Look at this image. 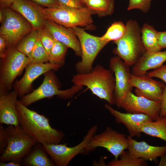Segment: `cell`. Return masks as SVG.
Wrapping results in <instances>:
<instances>
[{"label":"cell","instance_id":"obj_1","mask_svg":"<svg viewBox=\"0 0 166 166\" xmlns=\"http://www.w3.org/2000/svg\"><path fill=\"white\" fill-rule=\"evenodd\" d=\"M16 107L20 125L37 143L42 145L58 144L63 140V132L52 127L45 116L28 109L18 100Z\"/></svg>","mask_w":166,"mask_h":166},{"label":"cell","instance_id":"obj_2","mask_svg":"<svg viewBox=\"0 0 166 166\" xmlns=\"http://www.w3.org/2000/svg\"><path fill=\"white\" fill-rule=\"evenodd\" d=\"M113 73L110 69L97 65L89 73L74 75L72 81L74 85L86 86L93 94L112 105L115 104V78Z\"/></svg>","mask_w":166,"mask_h":166},{"label":"cell","instance_id":"obj_3","mask_svg":"<svg viewBox=\"0 0 166 166\" xmlns=\"http://www.w3.org/2000/svg\"><path fill=\"white\" fill-rule=\"evenodd\" d=\"M40 10L45 19L49 20L65 27L78 26L93 30L92 12L86 6L78 8L66 7L60 5L53 8L40 6Z\"/></svg>","mask_w":166,"mask_h":166},{"label":"cell","instance_id":"obj_4","mask_svg":"<svg viewBox=\"0 0 166 166\" xmlns=\"http://www.w3.org/2000/svg\"><path fill=\"white\" fill-rule=\"evenodd\" d=\"M122 36L114 42L117 47L113 52L130 66H133L145 52L141 38V28L135 20H129Z\"/></svg>","mask_w":166,"mask_h":166},{"label":"cell","instance_id":"obj_5","mask_svg":"<svg viewBox=\"0 0 166 166\" xmlns=\"http://www.w3.org/2000/svg\"><path fill=\"white\" fill-rule=\"evenodd\" d=\"M5 129L8 143L1 155L0 162L13 161L20 163L37 142L20 125H10Z\"/></svg>","mask_w":166,"mask_h":166},{"label":"cell","instance_id":"obj_6","mask_svg":"<svg viewBox=\"0 0 166 166\" xmlns=\"http://www.w3.org/2000/svg\"><path fill=\"white\" fill-rule=\"evenodd\" d=\"M1 9L4 18L0 28V36L5 39L9 49L15 47L34 28L26 19L10 7Z\"/></svg>","mask_w":166,"mask_h":166},{"label":"cell","instance_id":"obj_7","mask_svg":"<svg viewBox=\"0 0 166 166\" xmlns=\"http://www.w3.org/2000/svg\"><path fill=\"white\" fill-rule=\"evenodd\" d=\"M71 28L78 38L81 50V59L76 64V69L79 73H89L96 56L109 42L88 34L84 29L77 27Z\"/></svg>","mask_w":166,"mask_h":166},{"label":"cell","instance_id":"obj_8","mask_svg":"<svg viewBox=\"0 0 166 166\" xmlns=\"http://www.w3.org/2000/svg\"><path fill=\"white\" fill-rule=\"evenodd\" d=\"M50 71L45 73L43 81L39 87L21 98L19 101L23 105L27 107L39 100L55 95L63 99L70 98L82 89L83 87L74 85L68 89L60 90L55 76Z\"/></svg>","mask_w":166,"mask_h":166},{"label":"cell","instance_id":"obj_9","mask_svg":"<svg viewBox=\"0 0 166 166\" xmlns=\"http://www.w3.org/2000/svg\"><path fill=\"white\" fill-rule=\"evenodd\" d=\"M128 145L127 136L107 127L103 132L92 136L81 153L86 155L97 148L102 147L113 154L114 159H117L122 152L128 149Z\"/></svg>","mask_w":166,"mask_h":166},{"label":"cell","instance_id":"obj_10","mask_svg":"<svg viewBox=\"0 0 166 166\" xmlns=\"http://www.w3.org/2000/svg\"><path fill=\"white\" fill-rule=\"evenodd\" d=\"M29 64L28 57L18 50L15 47L9 48L5 56L1 58V91L10 89L16 78L22 74L24 68Z\"/></svg>","mask_w":166,"mask_h":166},{"label":"cell","instance_id":"obj_11","mask_svg":"<svg viewBox=\"0 0 166 166\" xmlns=\"http://www.w3.org/2000/svg\"><path fill=\"white\" fill-rule=\"evenodd\" d=\"M98 128L97 125L92 126L88 130L82 140L78 144L72 147L59 144L42 146L50 156L56 165L67 166L74 157L81 153L92 136L96 133Z\"/></svg>","mask_w":166,"mask_h":166},{"label":"cell","instance_id":"obj_12","mask_svg":"<svg viewBox=\"0 0 166 166\" xmlns=\"http://www.w3.org/2000/svg\"><path fill=\"white\" fill-rule=\"evenodd\" d=\"M130 66L118 56L112 57L110 61V69L115 75V104L118 108H121V102L126 94L132 91L133 88L130 83L132 74Z\"/></svg>","mask_w":166,"mask_h":166},{"label":"cell","instance_id":"obj_13","mask_svg":"<svg viewBox=\"0 0 166 166\" xmlns=\"http://www.w3.org/2000/svg\"><path fill=\"white\" fill-rule=\"evenodd\" d=\"M121 108L129 113L145 114L155 121L160 117L161 101H152L129 91L123 99Z\"/></svg>","mask_w":166,"mask_h":166},{"label":"cell","instance_id":"obj_14","mask_svg":"<svg viewBox=\"0 0 166 166\" xmlns=\"http://www.w3.org/2000/svg\"><path fill=\"white\" fill-rule=\"evenodd\" d=\"M130 83L135 88L136 95L152 101H161L165 87L163 82L155 80L146 75L132 74Z\"/></svg>","mask_w":166,"mask_h":166},{"label":"cell","instance_id":"obj_15","mask_svg":"<svg viewBox=\"0 0 166 166\" xmlns=\"http://www.w3.org/2000/svg\"><path fill=\"white\" fill-rule=\"evenodd\" d=\"M61 65L49 62L30 64L26 67L25 73L22 78L17 81L14 85V90L18 95L22 97L30 89L33 82L41 75L53 69H57Z\"/></svg>","mask_w":166,"mask_h":166},{"label":"cell","instance_id":"obj_16","mask_svg":"<svg viewBox=\"0 0 166 166\" xmlns=\"http://www.w3.org/2000/svg\"><path fill=\"white\" fill-rule=\"evenodd\" d=\"M105 107L115 118L117 123L124 125L129 135L132 137H140L141 133L140 127L142 124L147 121H153L151 117L144 114L120 112L114 109L108 103L105 104Z\"/></svg>","mask_w":166,"mask_h":166},{"label":"cell","instance_id":"obj_17","mask_svg":"<svg viewBox=\"0 0 166 166\" xmlns=\"http://www.w3.org/2000/svg\"><path fill=\"white\" fill-rule=\"evenodd\" d=\"M40 7L30 0H15L10 7L26 19L34 29L38 30L45 26V20Z\"/></svg>","mask_w":166,"mask_h":166},{"label":"cell","instance_id":"obj_18","mask_svg":"<svg viewBox=\"0 0 166 166\" xmlns=\"http://www.w3.org/2000/svg\"><path fill=\"white\" fill-rule=\"evenodd\" d=\"M45 27L54 39L73 49L78 56H81V50L78 38L71 28L65 27L53 21L45 19Z\"/></svg>","mask_w":166,"mask_h":166},{"label":"cell","instance_id":"obj_19","mask_svg":"<svg viewBox=\"0 0 166 166\" xmlns=\"http://www.w3.org/2000/svg\"><path fill=\"white\" fill-rule=\"evenodd\" d=\"M127 137L128 141L127 149L135 158L156 161L157 158L160 157L166 153V146H153L144 141H137L130 135Z\"/></svg>","mask_w":166,"mask_h":166},{"label":"cell","instance_id":"obj_20","mask_svg":"<svg viewBox=\"0 0 166 166\" xmlns=\"http://www.w3.org/2000/svg\"><path fill=\"white\" fill-rule=\"evenodd\" d=\"M17 93L15 90L0 94V124L19 126V116L16 107Z\"/></svg>","mask_w":166,"mask_h":166},{"label":"cell","instance_id":"obj_21","mask_svg":"<svg viewBox=\"0 0 166 166\" xmlns=\"http://www.w3.org/2000/svg\"><path fill=\"white\" fill-rule=\"evenodd\" d=\"M166 61V50L156 52H145L131 70L132 74L136 76L146 75L149 70L155 69Z\"/></svg>","mask_w":166,"mask_h":166},{"label":"cell","instance_id":"obj_22","mask_svg":"<svg viewBox=\"0 0 166 166\" xmlns=\"http://www.w3.org/2000/svg\"><path fill=\"white\" fill-rule=\"evenodd\" d=\"M159 31L152 26L144 23L141 28V38L145 52H156L162 49L159 44Z\"/></svg>","mask_w":166,"mask_h":166},{"label":"cell","instance_id":"obj_23","mask_svg":"<svg viewBox=\"0 0 166 166\" xmlns=\"http://www.w3.org/2000/svg\"><path fill=\"white\" fill-rule=\"evenodd\" d=\"M141 132L149 136L157 137L166 142V116L159 117L155 121L143 123Z\"/></svg>","mask_w":166,"mask_h":166},{"label":"cell","instance_id":"obj_24","mask_svg":"<svg viewBox=\"0 0 166 166\" xmlns=\"http://www.w3.org/2000/svg\"><path fill=\"white\" fill-rule=\"evenodd\" d=\"M39 146L34 148L24 157L23 161L25 164L30 166H53L55 164L49 158L43 150Z\"/></svg>","mask_w":166,"mask_h":166},{"label":"cell","instance_id":"obj_25","mask_svg":"<svg viewBox=\"0 0 166 166\" xmlns=\"http://www.w3.org/2000/svg\"><path fill=\"white\" fill-rule=\"evenodd\" d=\"M83 3L100 17L110 15L114 11V0H87Z\"/></svg>","mask_w":166,"mask_h":166},{"label":"cell","instance_id":"obj_26","mask_svg":"<svg viewBox=\"0 0 166 166\" xmlns=\"http://www.w3.org/2000/svg\"><path fill=\"white\" fill-rule=\"evenodd\" d=\"M120 159L109 161L108 166H146V161L142 158H135L131 155L128 150L123 151L120 155Z\"/></svg>","mask_w":166,"mask_h":166},{"label":"cell","instance_id":"obj_27","mask_svg":"<svg viewBox=\"0 0 166 166\" xmlns=\"http://www.w3.org/2000/svg\"><path fill=\"white\" fill-rule=\"evenodd\" d=\"M38 39L37 30L33 29L17 43L15 47L27 57L32 50Z\"/></svg>","mask_w":166,"mask_h":166},{"label":"cell","instance_id":"obj_28","mask_svg":"<svg viewBox=\"0 0 166 166\" xmlns=\"http://www.w3.org/2000/svg\"><path fill=\"white\" fill-rule=\"evenodd\" d=\"M67 48L64 44L54 39L49 54V62L61 66L64 62Z\"/></svg>","mask_w":166,"mask_h":166},{"label":"cell","instance_id":"obj_29","mask_svg":"<svg viewBox=\"0 0 166 166\" xmlns=\"http://www.w3.org/2000/svg\"><path fill=\"white\" fill-rule=\"evenodd\" d=\"M27 57L30 64L44 63L49 61V55L38 38Z\"/></svg>","mask_w":166,"mask_h":166},{"label":"cell","instance_id":"obj_30","mask_svg":"<svg viewBox=\"0 0 166 166\" xmlns=\"http://www.w3.org/2000/svg\"><path fill=\"white\" fill-rule=\"evenodd\" d=\"M126 30V25L121 21L115 22L108 28L101 39L106 42H114L120 38Z\"/></svg>","mask_w":166,"mask_h":166},{"label":"cell","instance_id":"obj_31","mask_svg":"<svg viewBox=\"0 0 166 166\" xmlns=\"http://www.w3.org/2000/svg\"><path fill=\"white\" fill-rule=\"evenodd\" d=\"M37 30L38 38L49 55L53 45L54 39L45 26Z\"/></svg>","mask_w":166,"mask_h":166},{"label":"cell","instance_id":"obj_32","mask_svg":"<svg viewBox=\"0 0 166 166\" xmlns=\"http://www.w3.org/2000/svg\"><path fill=\"white\" fill-rule=\"evenodd\" d=\"M152 0H129L127 9L130 10L138 9L144 13L149 10Z\"/></svg>","mask_w":166,"mask_h":166},{"label":"cell","instance_id":"obj_33","mask_svg":"<svg viewBox=\"0 0 166 166\" xmlns=\"http://www.w3.org/2000/svg\"><path fill=\"white\" fill-rule=\"evenodd\" d=\"M146 75L151 77H156L163 81L166 87V65H163L159 68L147 73Z\"/></svg>","mask_w":166,"mask_h":166},{"label":"cell","instance_id":"obj_34","mask_svg":"<svg viewBox=\"0 0 166 166\" xmlns=\"http://www.w3.org/2000/svg\"><path fill=\"white\" fill-rule=\"evenodd\" d=\"M8 143L7 133L6 129L0 124V153L2 155L6 148Z\"/></svg>","mask_w":166,"mask_h":166},{"label":"cell","instance_id":"obj_35","mask_svg":"<svg viewBox=\"0 0 166 166\" xmlns=\"http://www.w3.org/2000/svg\"><path fill=\"white\" fill-rule=\"evenodd\" d=\"M36 4L46 8H53L61 4L58 0H30Z\"/></svg>","mask_w":166,"mask_h":166},{"label":"cell","instance_id":"obj_36","mask_svg":"<svg viewBox=\"0 0 166 166\" xmlns=\"http://www.w3.org/2000/svg\"><path fill=\"white\" fill-rule=\"evenodd\" d=\"M60 4L68 7L78 8L83 6L80 0H58Z\"/></svg>","mask_w":166,"mask_h":166},{"label":"cell","instance_id":"obj_37","mask_svg":"<svg viewBox=\"0 0 166 166\" xmlns=\"http://www.w3.org/2000/svg\"><path fill=\"white\" fill-rule=\"evenodd\" d=\"M8 48L5 39L0 36V57H3L6 54Z\"/></svg>","mask_w":166,"mask_h":166},{"label":"cell","instance_id":"obj_38","mask_svg":"<svg viewBox=\"0 0 166 166\" xmlns=\"http://www.w3.org/2000/svg\"><path fill=\"white\" fill-rule=\"evenodd\" d=\"M161 109L160 117L166 116V87L163 92L161 99Z\"/></svg>","mask_w":166,"mask_h":166},{"label":"cell","instance_id":"obj_39","mask_svg":"<svg viewBox=\"0 0 166 166\" xmlns=\"http://www.w3.org/2000/svg\"><path fill=\"white\" fill-rule=\"evenodd\" d=\"M158 42L162 49L166 48V31H159Z\"/></svg>","mask_w":166,"mask_h":166},{"label":"cell","instance_id":"obj_40","mask_svg":"<svg viewBox=\"0 0 166 166\" xmlns=\"http://www.w3.org/2000/svg\"><path fill=\"white\" fill-rule=\"evenodd\" d=\"M15 0H0L1 9L10 7Z\"/></svg>","mask_w":166,"mask_h":166},{"label":"cell","instance_id":"obj_41","mask_svg":"<svg viewBox=\"0 0 166 166\" xmlns=\"http://www.w3.org/2000/svg\"><path fill=\"white\" fill-rule=\"evenodd\" d=\"M20 163H17L13 161H10L9 162H0V166H19Z\"/></svg>","mask_w":166,"mask_h":166},{"label":"cell","instance_id":"obj_42","mask_svg":"<svg viewBox=\"0 0 166 166\" xmlns=\"http://www.w3.org/2000/svg\"><path fill=\"white\" fill-rule=\"evenodd\" d=\"M158 166H166V153L160 157V160L158 164Z\"/></svg>","mask_w":166,"mask_h":166},{"label":"cell","instance_id":"obj_43","mask_svg":"<svg viewBox=\"0 0 166 166\" xmlns=\"http://www.w3.org/2000/svg\"><path fill=\"white\" fill-rule=\"evenodd\" d=\"M4 18V15L3 12H2V10L0 9V22L1 23L3 21Z\"/></svg>","mask_w":166,"mask_h":166},{"label":"cell","instance_id":"obj_44","mask_svg":"<svg viewBox=\"0 0 166 166\" xmlns=\"http://www.w3.org/2000/svg\"><path fill=\"white\" fill-rule=\"evenodd\" d=\"M81 2H82L83 3L84 2L87 0H80Z\"/></svg>","mask_w":166,"mask_h":166}]
</instances>
